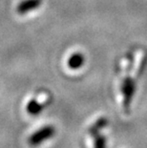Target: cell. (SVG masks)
<instances>
[{"instance_id": "cell-6", "label": "cell", "mask_w": 147, "mask_h": 148, "mask_svg": "<svg viewBox=\"0 0 147 148\" xmlns=\"http://www.w3.org/2000/svg\"><path fill=\"white\" fill-rule=\"evenodd\" d=\"M106 124H107V119H99L98 121H96L92 127H91L90 133L92 134L93 136H94V135H96V134H98V131L104 127Z\"/></svg>"}, {"instance_id": "cell-3", "label": "cell", "mask_w": 147, "mask_h": 148, "mask_svg": "<svg viewBox=\"0 0 147 148\" xmlns=\"http://www.w3.org/2000/svg\"><path fill=\"white\" fill-rule=\"evenodd\" d=\"M39 2V0H26V1H23L18 6L17 12L19 14H26V12L38 7Z\"/></svg>"}, {"instance_id": "cell-1", "label": "cell", "mask_w": 147, "mask_h": 148, "mask_svg": "<svg viewBox=\"0 0 147 148\" xmlns=\"http://www.w3.org/2000/svg\"><path fill=\"white\" fill-rule=\"evenodd\" d=\"M55 128L52 125H46V126L40 128L29 138V144L32 146H37L41 144L43 141H45L49 138L54 137Z\"/></svg>"}, {"instance_id": "cell-5", "label": "cell", "mask_w": 147, "mask_h": 148, "mask_svg": "<svg viewBox=\"0 0 147 148\" xmlns=\"http://www.w3.org/2000/svg\"><path fill=\"white\" fill-rule=\"evenodd\" d=\"M83 62V58L80 55H74L72 58L69 59V67L72 69H77L81 66Z\"/></svg>"}, {"instance_id": "cell-2", "label": "cell", "mask_w": 147, "mask_h": 148, "mask_svg": "<svg viewBox=\"0 0 147 148\" xmlns=\"http://www.w3.org/2000/svg\"><path fill=\"white\" fill-rule=\"evenodd\" d=\"M122 92H123L124 105L128 106L131 101V99H132L133 93H134V82H133L132 78H128V79L124 80Z\"/></svg>"}, {"instance_id": "cell-7", "label": "cell", "mask_w": 147, "mask_h": 148, "mask_svg": "<svg viewBox=\"0 0 147 148\" xmlns=\"http://www.w3.org/2000/svg\"><path fill=\"white\" fill-rule=\"evenodd\" d=\"M94 148H106V140L101 135L96 134L94 140Z\"/></svg>"}, {"instance_id": "cell-4", "label": "cell", "mask_w": 147, "mask_h": 148, "mask_svg": "<svg viewBox=\"0 0 147 148\" xmlns=\"http://www.w3.org/2000/svg\"><path fill=\"white\" fill-rule=\"evenodd\" d=\"M27 112L29 113L30 115H33V116H36L41 113L42 109H43V106L42 104L40 103L39 101H37L36 99H32L28 102L27 104Z\"/></svg>"}]
</instances>
